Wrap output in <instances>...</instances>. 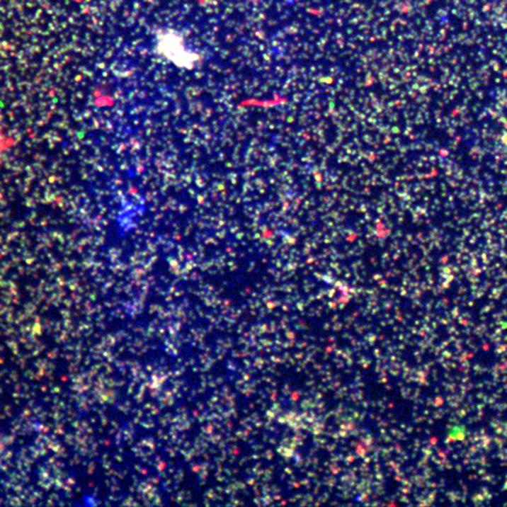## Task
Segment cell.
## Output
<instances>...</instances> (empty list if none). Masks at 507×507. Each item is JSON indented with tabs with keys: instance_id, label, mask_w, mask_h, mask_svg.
I'll return each mask as SVG.
<instances>
[{
	"instance_id": "6da1fadb",
	"label": "cell",
	"mask_w": 507,
	"mask_h": 507,
	"mask_svg": "<svg viewBox=\"0 0 507 507\" xmlns=\"http://www.w3.org/2000/svg\"><path fill=\"white\" fill-rule=\"evenodd\" d=\"M156 50H158L159 55L178 67L192 69L200 59L199 55L196 52L189 50L183 37L173 30L161 32L158 35Z\"/></svg>"
}]
</instances>
